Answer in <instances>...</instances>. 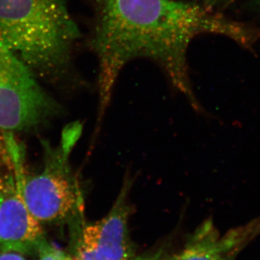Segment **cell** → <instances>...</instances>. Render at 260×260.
I'll return each instance as SVG.
<instances>
[{"label":"cell","mask_w":260,"mask_h":260,"mask_svg":"<svg viewBox=\"0 0 260 260\" xmlns=\"http://www.w3.org/2000/svg\"><path fill=\"white\" fill-rule=\"evenodd\" d=\"M93 19L88 47L99 65V107L93 138L100 133L119 74L127 63L148 59L197 112L201 106L189 78L187 51L204 34L224 35L251 47L259 32L215 14L212 10L181 0H90Z\"/></svg>","instance_id":"obj_1"},{"label":"cell","mask_w":260,"mask_h":260,"mask_svg":"<svg viewBox=\"0 0 260 260\" xmlns=\"http://www.w3.org/2000/svg\"><path fill=\"white\" fill-rule=\"evenodd\" d=\"M79 37L65 0H0V44L35 75L68 76Z\"/></svg>","instance_id":"obj_2"},{"label":"cell","mask_w":260,"mask_h":260,"mask_svg":"<svg viewBox=\"0 0 260 260\" xmlns=\"http://www.w3.org/2000/svg\"><path fill=\"white\" fill-rule=\"evenodd\" d=\"M82 128L76 122L64 130L60 145L47 153L40 172L25 178L18 177L24 202L40 223L83 219L85 191L70 162V153Z\"/></svg>","instance_id":"obj_3"},{"label":"cell","mask_w":260,"mask_h":260,"mask_svg":"<svg viewBox=\"0 0 260 260\" xmlns=\"http://www.w3.org/2000/svg\"><path fill=\"white\" fill-rule=\"evenodd\" d=\"M59 110L31 70L0 44V128L30 129Z\"/></svg>","instance_id":"obj_4"},{"label":"cell","mask_w":260,"mask_h":260,"mask_svg":"<svg viewBox=\"0 0 260 260\" xmlns=\"http://www.w3.org/2000/svg\"><path fill=\"white\" fill-rule=\"evenodd\" d=\"M133 181L126 174L114 205L104 218L91 223L80 222L77 259L129 260L134 256L129 230Z\"/></svg>","instance_id":"obj_5"},{"label":"cell","mask_w":260,"mask_h":260,"mask_svg":"<svg viewBox=\"0 0 260 260\" xmlns=\"http://www.w3.org/2000/svg\"><path fill=\"white\" fill-rule=\"evenodd\" d=\"M43 240L41 223L27 208L18 178H0V251L26 254Z\"/></svg>","instance_id":"obj_6"},{"label":"cell","mask_w":260,"mask_h":260,"mask_svg":"<svg viewBox=\"0 0 260 260\" xmlns=\"http://www.w3.org/2000/svg\"><path fill=\"white\" fill-rule=\"evenodd\" d=\"M260 234V217L221 235L213 220H207L171 260H236Z\"/></svg>","instance_id":"obj_7"},{"label":"cell","mask_w":260,"mask_h":260,"mask_svg":"<svg viewBox=\"0 0 260 260\" xmlns=\"http://www.w3.org/2000/svg\"><path fill=\"white\" fill-rule=\"evenodd\" d=\"M39 260H73L64 251L58 249L45 240H43L37 248Z\"/></svg>","instance_id":"obj_8"},{"label":"cell","mask_w":260,"mask_h":260,"mask_svg":"<svg viewBox=\"0 0 260 260\" xmlns=\"http://www.w3.org/2000/svg\"><path fill=\"white\" fill-rule=\"evenodd\" d=\"M172 256H168L164 251H155L150 253V254H145V255L138 256V257H132L129 260H171Z\"/></svg>","instance_id":"obj_9"},{"label":"cell","mask_w":260,"mask_h":260,"mask_svg":"<svg viewBox=\"0 0 260 260\" xmlns=\"http://www.w3.org/2000/svg\"><path fill=\"white\" fill-rule=\"evenodd\" d=\"M0 260H26L21 254L13 251H0Z\"/></svg>","instance_id":"obj_10"},{"label":"cell","mask_w":260,"mask_h":260,"mask_svg":"<svg viewBox=\"0 0 260 260\" xmlns=\"http://www.w3.org/2000/svg\"><path fill=\"white\" fill-rule=\"evenodd\" d=\"M229 1V0H203V3L205 8L213 10L214 8L222 6Z\"/></svg>","instance_id":"obj_11"},{"label":"cell","mask_w":260,"mask_h":260,"mask_svg":"<svg viewBox=\"0 0 260 260\" xmlns=\"http://www.w3.org/2000/svg\"><path fill=\"white\" fill-rule=\"evenodd\" d=\"M73 260H78V259H76V258H75V259H73Z\"/></svg>","instance_id":"obj_12"},{"label":"cell","mask_w":260,"mask_h":260,"mask_svg":"<svg viewBox=\"0 0 260 260\" xmlns=\"http://www.w3.org/2000/svg\"><path fill=\"white\" fill-rule=\"evenodd\" d=\"M259 3H260V0H259Z\"/></svg>","instance_id":"obj_13"},{"label":"cell","mask_w":260,"mask_h":260,"mask_svg":"<svg viewBox=\"0 0 260 260\" xmlns=\"http://www.w3.org/2000/svg\"><path fill=\"white\" fill-rule=\"evenodd\" d=\"M0 178H1V177H0Z\"/></svg>","instance_id":"obj_14"}]
</instances>
